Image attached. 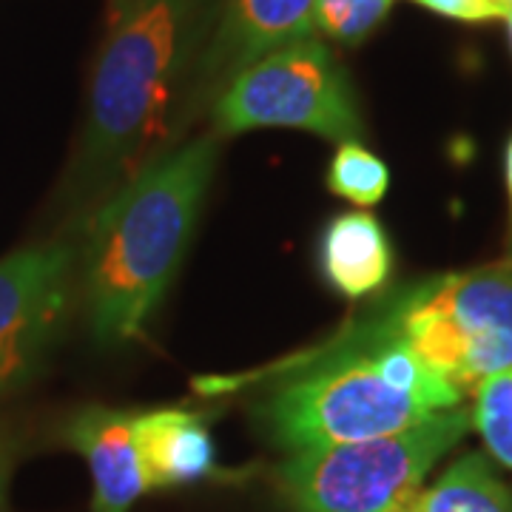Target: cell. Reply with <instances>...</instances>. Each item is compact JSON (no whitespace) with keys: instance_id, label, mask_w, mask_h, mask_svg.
I'll return each mask as SVG.
<instances>
[{"instance_id":"6da1fadb","label":"cell","mask_w":512,"mask_h":512,"mask_svg":"<svg viewBox=\"0 0 512 512\" xmlns=\"http://www.w3.org/2000/svg\"><path fill=\"white\" fill-rule=\"evenodd\" d=\"M217 160V134L188 140L143 165L94 214L83 282L97 342L143 336L188 254Z\"/></svg>"},{"instance_id":"7a4b0ae2","label":"cell","mask_w":512,"mask_h":512,"mask_svg":"<svg viewBox=\"0 0 512 512\" xmlns=\"http://www.w3.org/2000/svg\"><path fill=\"white\" fill-rule=\"evenodd\" d=\"M202 26L205 0H114L89 83L74 171L80 194H111L165 154Z\"/></svg>"},{"instance_id":"3957f363","label":"cell","mask_w":512,"mask_h":512,"mask_svg":"<svg viewBox=\"0 0 512 512\" xmlns=\"http://www.w3.org/2000/svg\"><path fill=\"white\" fill-rule=\"evenodd\" d=\"M265 433L288 453L379 439L441 413L424 396L384 379L373 336L356 325L262 404Z\"/></svg>"},{"instance_id":"277c9868","label":"cell","mask_w":512,"mask_h":512,"mask_svg":"<svg viewBox=\"0 0 512 512\" xmlns=\"http://www.w3.org/2000/svg\"><path fill=\"white\" fill-rule=\"evenodd\" d=\"M464 396L512 367V259L427 279L379 316Z\"/></svg>"},{"instance_id":"5b68a950","label":"cell","mask_w":512,"mask_h":512,"mask_svg":"<svg viewBox=\"0 0 512 512\" xmlns=\"http://www.w3.org/2000/svg\"><path fill=\"white\" fill-rule=\"evenodd\" d=\"M470 424L473 413L450 407L390 436L299 450L279 464L276 481L296 512H393Z\"/></svg>"},{"instance_id":"8992f818","label":"cell","mask_w":512,"mask_h":512,"mask_svg":"<svg viewBox=\"0 0 512 512\" xmlns=\"http://www.w3.org/2000/svg\"><path fill=\"white\" fill-rule=\"evenodd\" d=\"M302 128L333 143H359L362 117L348 74L313 35L285 43L234 74L214 100V134Z\"/></svg>"},{"instance_id":"52a82bcc","label":"cell","mask_w":512,"mask_h":512,"mask_svg":"<svg viewBox=\"0 0 512 512\" xmlns=\"http://www.w3.org/2000/svg\"><path fill=\"white\" fill-rule=\"evenodd\" d=\"M72 248L49 242L0 259V396L26 382L55 342L72 293Z\"/></svg>"},{"instance_id":"ba28073f","label":"cell","mask_w":512,"mask_h":512,"mask_svg":"<svg viewBox=\"0 0 512 512\" xmlns=\"http://www.w3.org/2000/svg\"><path fill=\"white\" fill-rule=\"evenodd\" d=\"M313 9L316 0H225L200 60L202 89L217 92L259 57L313 35Z\"/></svg>"},{"instance_id":"9c48e42d","label":"cell","mask_w":512,"mask_h":512,"mask_svg":"<svg viewBox=\"0 0 512 512\" xmlns=\"http://www.w3.org/2000/svg\"><path fill=\"white\" fill-rule=\"evenodd\" d=\"M137 416L114 407H86L63 427V439L92 473V512H128L146 493L137 456Z\"/></svg>"},{"instance_id":"30bf717a","label":"cell","mask_w":512,"mask_h":512,"mask_svg":"<svg viewBox=\"0 0 512 512\" xmlns=\"http://www.w3.org/2000/svg\"><path fill=\"white\" fill-rule=\"evenodd\" d=\"M137 456L146 490L185 487L217 473V447L208 424L177 407L137 416Z\"/></svg>"},{"instance_id":"8fae6325","label":"cell","mask_w":512,"mask_h":512,"mask_svg":"<svg viewBox=\"0 0 512 512\" xmlns=\"http://www.w3.org/2000/svg\"><path fill=\"white\" fill-rule=\"evenodd\" d=\"M319 268L345 299H365L379 291L393 271V248L382 222L362 211L330 220L319 242Z\"/></svg>"},{"instance_id":"7c38bea8","label":"cell","mask_w":512,"mask_h":512,"mask_svg":"<svg viewBox=\"0 0 512 512\" xmlns=\"http://www.w3.org/2000/svg\"><path fill=\"white\" fill-rule=\"evenodd\" d=\"M421 512H512V495L490 461L470 453L453 461L430 490H421Z\"/></svg>"},{"instance_id":"4fadbf2b","label":"cell","mask_w":512,"mask_h":512,"mask_svg":"<svg viewBox=\"0 0 512 512\" xmlns=\"http://www.w3.org/2000/svg\"><path fill=\"white\" fill-rule=\"evenodd\" d=\"M390 185L387 165L362 143H342L328 168V191L356 205L382 202Z\"/></svg>"},{"instance_id":"5bb4252c","label":"cell","mask_w":512,"mask_h":512,"mask_svg":"<svg viewBox=\"0 0 512 512\" xmlns=\"http://www.w3.org/2000/svg\"><path fill=\"white\" fill-rule=\"evenodd\" d=\"M473 424L490 456L512 470V370L495 373L478 384Z\"/></svg>"},{"instance_id":"9a60e30c","label":"cell","mask_w":512,"mask_h":512,"mask_svg":"<svg viewBox=\"0 0 512 512\" xmlns=\"http://www.w3.org/2000/svg\"><path fill=\"white\" fill-rule=\"evenodd\" d=\"M393 0H316L313 32H322L342 46H359L387 18Z\"/></svg>"},{"instance_id":"2e32d148","label":"cell","mask_w":512,"mask_h":512,"mask_svg":"<svg viewBox=\"0 0 512 512\" xmlns=\"http://www.w3.org/2000/svg\"><path fill=\"white\" fill-rule=\"evenodd\" d=\"M413 3H419L436 15H444V18L464 20V23L507 18V12L495 0H413Z\"/></svg>"},{"instance_id":"e0dca14e","label":"cell","mask_w":512,"mask_h":512,"mask_svg":"<svg viewBox=\"0 0 512 512\" xmlns=\"http://www.w3.org/2000/svg\"><path fill=\"white\" fill-rule=\"evenodd\" d=\"M12 441L6 433H0V512H6V484H9V473H12Z\"/></svg>"},{"instance_id":"ac0fdd59","label":"cell","mask_w":512,"mask_h":512,"mask_svg":"<svg viewBox=\"0 0 512 512\" xmlns=\"http://www.w3.org/2000/svg\"><path fill=\"white\" fill-rule=\"evenodd\" d=\"M504 177H507V197H510V242H512V137L504 154Z\"/></svg>"},{"instance_id":"d6986e66","label":"cell","mask_w":512,"mask_h":512,"mask_svg":"<svg viewBox=\"0 0 512 512\" xmlns=\"http://www.w3.org/2000/svg\"><path fill=\"white\" fill-rule=\"evenodd\" d=\"M393 512H421V490L416 495H410L407 501H402Z\"/></svg>"},{"instance_id":"ffe728a7","label":"cell","mask_w":512,"mask_h":512,"mask_svg":"<svg viewBox=\"0 0 512 512\" xmlns=\"http://www.w3.org/2000/svg\"><path fill=\"white\" fill-rule=\"evenodd\" d=\"M495 3H498V6H501L504 12H510V9H512V0H495Z\"/></svg>"},{"instance_id":"44dd1931","label":"cell","mask_w":512,"mask_h":512,"mask_svg":"<svg viewBox=\"0 0 512 512\" xmlns=\"http://www.w3.org/2000/svg\"><path fill=\"white\" fill-rule=\"evenodd\" d=\"M504 20H507V32H510V43H512V9L507 12V18H504Z\"/></svg>"},{"instance_id":"7402d4cb","label":"cell","mask_w":512,"mask_h":512,"mask_svg":"<svg viewBox=\"0 0 512 512\" xmlns=\"http://www.w3.org/2000/svg\"><path fill=\"white\" fill-rule=\"evenodd\" d=\"M510 370H512V367H510Z\"/></svg>"}]
</instances>
